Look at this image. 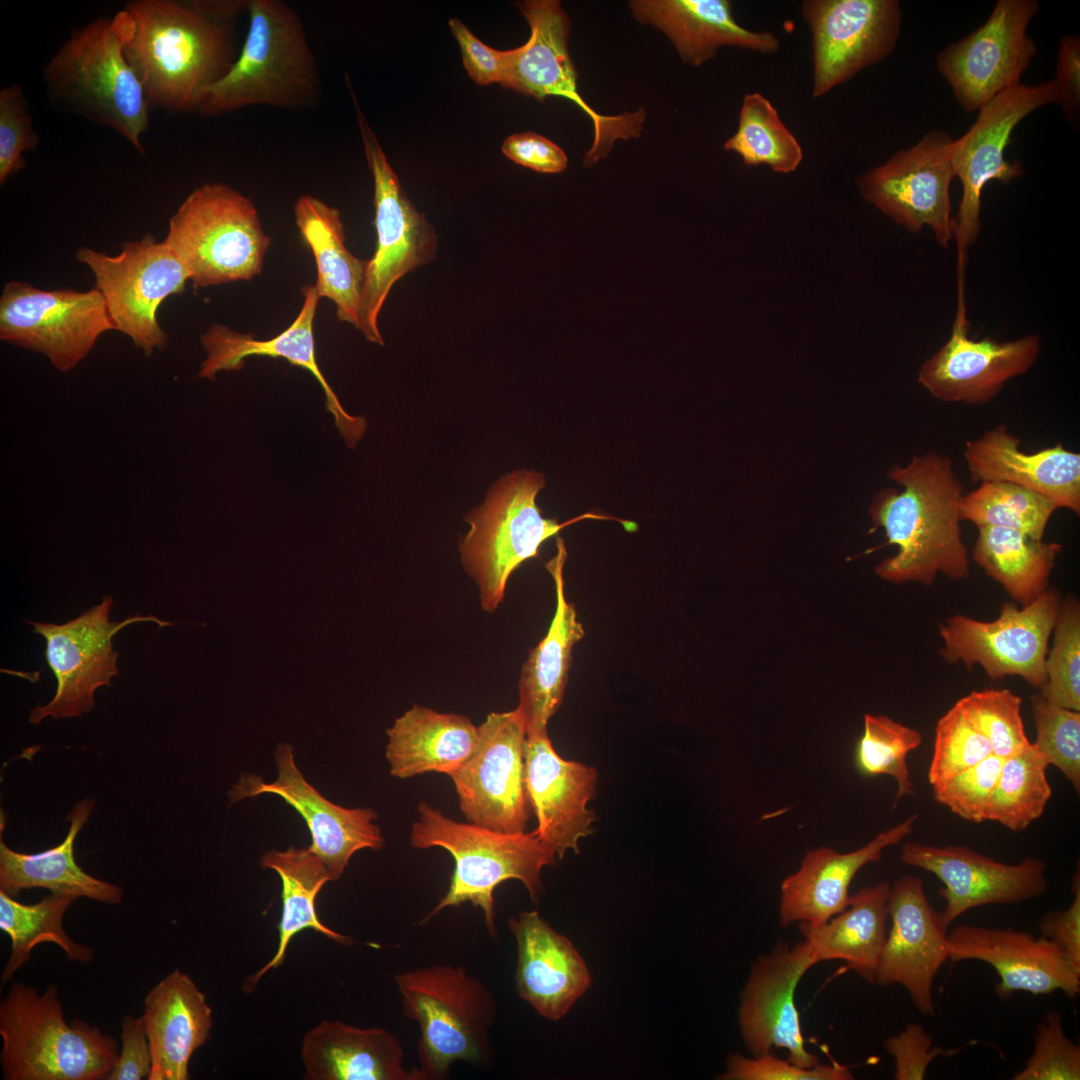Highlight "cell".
<instances>
[{
  "label": "cell",
  "instance_id": "obj_6",
  "mask_svg": "<svg viewBox=\"0 0 1080 1080\" xmlns=\"http://www.w3.org/2000/svg\"><path fill=\"white\" fill-rule=\"evenodd\" d=\"M5 1080H105L119 1049L97 1026L64 1018L59 991L13 983L0 1003Z\"/></svg>",
  "mask_w": 1080,
  "mask_h": 1080
},
{
  "label": "cell",
  "instance_id": "obj_43",
  "mask_svg": "<svg viewBox=\"0 0 1080 1080\" xmlns=\"http://www.w3.org/2000/svg\"><path fill=\"white\" fill-rule=\"evenodd\" d=\"M724 150L738 154L746 166H767L776 173L797 170L803 149L782 121L777 109L763 94H745L736 132Z\"/></svg>",
  "mask_w": 1080,
  "mask_h": 1080
},
{
  "label": "cell",
  "instance_id": "obj_47",
  "mask_svg": "<svg viewBox=\"0 0 1080 1080\" xmlns=\"http://www.w3.org/2000/svg\"><path fill=\"white\" fill-rule=\"evenodd\" d=\"M1046 655L1047 681L1039 694L1047 701L1080 711V605L1073 596L1062 600Z\"/></svg>",
  "mask_w": 1080,
  "mask_h": 1080
},
{
  "label": "cell",
  "instance_id": "obj_37",
  "mask_svg": "<svg viewBox=\"0 0 1080 1080\" xmlns=\"http://www.w3.org/2000/svg\"><path fill=\"white\" fill-rule=\"evenodd\" d=\"M94 807L92 799L78 802L67 820L69 832L58 846L35 854L10 849L0 842V890L16 897L24 889H49L52 893L76 900L86 897L106 904H118L123 889L97 879L82 870L74 858V841Z\"/></svg>",
  "mask_w": 1080,
  "mask_h": 1080
},
{
  "label": "cell",
  "instance_id": "obj_58",
  "mask_svg": "<svg viewBox=\"0 0 1080 1080\" xmlns=\"http://www.w3.org/2000/svg\"><path fill=\"white\" fill-rule=\"evenodd\" d=\"M502 152L515 163L539 173H560L568 165L567 156L558 145L534 132L510 135L502 144Z\"/></svg>",
  "mask_w": 1080,
  "mask_h": 1080
},
{
  "label": "cell",
  "instance_id": "obj_48",
  "mask_svg": "<svg viewBox=\"0 0 1080 1080\" xmlns=\"http://www.w3.org/2000/svg\"><path fill=\"white\" fill-rule=\"evenodd\" d=\"M992 754L989 740L957 701L936 724L928 781L938 786Z\"/></svg>",
  "mask_w": 1080,
  "mask_h": 1080
},
{
  "label": "cell",
  "instance_id": "obj_50",
  "mask_svg": "<svg viewBox=\"0 0 1080 1080\" xmlns=\"http://www.w3.org/2000/svg\"><path fill=\"white\" fill-rule=\"evenodd\" d=\"M1036 728L1033 743L1047 765L1058 768L1080 790V713L1055 705L1039 693L1031 696Z\"/></svg>",
  "mask_w": 1080,
  "mask_h": 1080
},
{
  "label": "cell",
  "instance_id": "obj_41",
  "mask_svg": "<svg viewBox=\"0 0 1080 1080\" xmlns=\"http://www.w3.org/2000/svg\"><path fill=\"white\" fill-rule=\"evenodd\" d=\"M973 560L1022 606L1047 589L1062 544L1035 540L1010 528L979 526Z\"/></svg>",
  "mask_w": 1080,
  "mask_h": 1080
},
{
  "label": "cell",
  "instance_id": "obj_2",
  "mask_svg": "<svg viewBox=\"0 0 1080 1080\" xmlns=\"http://www.w3.org/2000/svg\"><path fill=\"white\" fill-rule=\"evenodd\" d=\"M888 476L903 490H881L870 514L874 530L882 527L887 544L898 552L881 561L876 573L893 583L932 585L939 573L967 579L969 558L960 528L963 485L950 457L934 451L915 455Z\"/></svg>",
  "mask_w": 1080,
  "mask_h": 1080
},
{
  "label": "cell",
  "instance_id": "obj_21",
  "mask_svg": "<svg viewBox=\"0 0 1080 1080\" xmlns=\"http://www.w3.org/2000/svg\"><path fill=\"white\" fill-rule=\"evenodd\" d=\"M816 964L809 944L803 940L793 946L779 942L751 965L738 1009L741 1038L751 1056L783 1048L788 1060L799 1067L811 1068L819 1063L805 1047L795 1003L800 980Z\"/></svg>",
  "mask_w": 1080,
  "mask_h": 1080
},
{
  "label": "cell",
  "instance_id": "obj_22",
  "mask_svg": "<svg viewBox=\"0 0 1080 1080\" xmlns=\"http://www.w3.org/2000/svg\"><path fill=\"white\" fill-rule=\"evenodd\" d=\"M277 777L270 783L253 775L242 776L229 793L231 802L261 794L282 798L304 819L311 834L308 849L321 859L338 880L351 857L362 849L378 851L385 840L374 823L371 808H345L326 799L306 781L295 763L293 746L280 744L275 752Z\"/></svg>",
  "mask_w": 1080,
  "mask_h": 1080
},
{
  "label": "cell",
  "instance_id": "obj_25",
  "mask_svg": "<svg viewBox=\"0 0 1080 1080\" xmlns=\"http://www.w3.org/2000/svg\"><path fill=\"white\" fill-rule=\"evenodd\" d=\"M888 912L891 928L874 983L901 985L920 1014L934 1016L933 982L950 958L948 929L929 903L922 880L913 875L890 886Z\"/></svg>",
  "mask_w": 1080,
  "mask_h": 1080
},
{
  "label": "cell",
  "instance_id": "obj_57",
  "mask_svg": "<svg viewBox=\"0 0 1080 1080\" xmlns=\"http://www.w3.org/2000/svg\"><path fill=\"white\" fill-rule=\"evenodd\" d=\"M121 1051L105 1080L148 1079L152 1070L151 1047L143 1017L125 1015L121 1024Z\"/></svg>",
  "mask_w": 1080,
  "mask_h": 1080
},
{
  "label": "cell",
  "instance_id": "obj_19",
  "mask_svg": "<svg viewBox=\"0 0 1080 1080\" xmlns=\"http://www.w3.org/2000/svg\"><path fill=\"white\" fill-rule=\"evenodd\" d=\"M952 141L947 132L930 130L858 180L866 201L912 233L928 227L942 247L953 239Z\"/></svg>",
  "mask_w": 1080,
  "mask_h": 1080
},
{
  "label": "cell",
  "instance_id": "obj_3",
  "mask_svg": "<svg viewBox=\"0 0 1080 1080\" xmlns=\"http://www.w3.org/2000/svg\"><path fill=\"white\" fill-rule=\"evenodd\" d=\"M247 14L248 32L236 60L203 93L195 113L215 117L257 105L316 108L321 74L298 13L281 0H248Z\"/></svg>",
  "mask_w": 1080,
  "mask_h": 1080
},
{
  "label": "cell",
  "instance_id": "obj_13",
  "mask_svg": "<svg viewBox=\"0 0 1080 1080\" xmlns=\"http://www.w3.org/2000/svg\"><path fill=\"white\" fill-rule=\"evenodd\" d=\"M1057 101L1054 79L1037 85L1020 82L984 105L966 133L953 139L951 163L962 188L958 212L953 217V238L959 248L960 262L963 263L967 248L980 235L984 187L991 181L1007 184L1024 173L1019 161L1005 158L1014 129L1033 111Z\"/></svg>",
  "mask_w": 1080,
  "mask_h": 1080
},
{
  "label": "cell",
  "instance_id": "obj_8",
  "mask_svg": "<svg viewBox=\"0 0 1080 1080\" xmlns=\"http://www.w3.org/2000/svg\"><path fill=\"white\" fill-rule=\"evenodd\" d=\"M544 486L542 473L514 471L498 480L484 503L465 517L470 529L459 543L461 562L477 584L480 604L486 612L498 608L511 574L523 562L538 556L544 541L583 519L615 520L595 513L562 523L545 518L536 503Z\"/></svg>",
  "mask_w": 1080,
  "mask_h": 1080
},
{
  "label": "cell",
  "instance_id": "obj_10",
  "mask_svg": "<svg viewBox=\"0 0 1080 1080\" xmlns=\"http://www.w3.org/2000/svg\"><path fill=\"white\" fill-rule=\"evenodd\" d=\"M363 147L374 182L375 252L367 261L358 329L384 345L378 316L393 285L435 259L437 235L411 203L353 96Z\"/></svg>",
  "mask_w": 1080,
  "mask_h": 1080
},
{
  "label": "cell",
  "instance_id": "obj_54",
  "mask_svg": "<svg viewBox=\"0 0 1080 1080\" xmlns=\"http://www.w3.org/2000/svg\"><path fill=\"white\" fill-rule=\"evenodd\" d=\"M721 1080H851V1069L837 1062L802 1068L771 1052L758 1057L729 1054Z\"/></svg>",
  "mask_w": 1080,
  "mask_h": 1080
},
{
  "label": "cell",
  "instance_id": "obj_5",
  "mask_svg": "<svg viewBox=\"0 0 1080 1080\" xmlns=\"http://www.w3.org/2000/svg\"><path fill=\"white\" fill-rule=\"evenodd\" d=\"M419 818L412 824L410 844L418 849L441 847L454 859L446 894L420 924L449 907L472 903L483 912L489 936L496 941L494 891L501 883L522 882L531 900L542 893L541 871L555 864L556 854L537 833H505L474 823H460L426 802L418 805Z\"/></svg>",
  "mask_w": 1080,
  "mask_h": 1080
},
{
  "label": "cell",
  "instance_id": "obj_26",
  "mask_svg": "<svg viewBox=\"0 0 1080 1080\" xmlns=\"http://www.w3.org/2000/svg\"><path fill=\"white\" fill-rule=\"evenodd\" d=\"M952 962L979 960L999 976L995 992L1008 999L1016 992L1049 995L1060 990L1074 998L1080 992V971L1050 939L1013 928L961 924L948 932Z\"/></svg>",
  "mask_w": 1080,
  "mask_h": 1080
},
{
  "label": "cell",
  "instance_id": "obj_28",
  "mask_svg": "<svg viewBox=\"0 0 1080 1080\" xmlns=\"http://www.w3.org/2000/svg\"><path fill=\"white\" fill-rule=\"evenodd\" d=\"M304 301L290 326L268 340H257L251 333L234 331L220 324L211 325L201 336L207 352L198 376L215 379L219 371H236L243 367L250 356L283 358L290 364L309 371L321 385L325 394V406L335 419V424L347 445L353 448L366 431L363 416L349 415L333 389L328 384L317 363L313 323L320 297L313 285L302 288Z\"/></svg>",
  "mask_w": 1080,
  "mask_h": 1080
},
{
  "label": "cell",
  "instance_id": "obj_45",
  "mask_svg": "<svg viewBox=\"0 0 1080 1080\" xmlns=\"http://www.w3.org/2000/svg\"><path fill=\"white\" fill-rule=\"evenodd\" d=\"M1047 764L1033 743L1003 760L994 788L988 820L1022 831L1044 812L1052 795Z\"/></svg>",
  "mask_w": 1080,
  "mask_h": 1080
},
{
  "label": "cell",
  "instance_id": "obj_17",
  "mask_svg": "<svg viewBox=\"0 0 1080 1080\" xmlns=\"http://www.w3.org/2000/svg\"><path fill=\"white\" fill-rule=\"evenodd\" d=\"M526 739L518 708L492 712L478 726L473 753L450 777L468 822L505 833L525 831L532 810L525 783Z\"/></svg>",
  "mask_w": 1080,
  "mask_h": 1080
},
{
  "label": "cell",
  "instance_id": "obj_7",
  "mask_svg": "<svg viewBox=\"0 0 1080 1080\" xmlns=\"http://www.w3.org/2000/svg\"><path fill=\"white\" fill-rule=\"evenodd\" d=\"M406 1017L420 1030V1080H443L452 1065L485 1066L493 1056L490 1031L497 1012L492 991L463 966L435 964L395 975Z\"/></svg>",
  "mask_w": 1080,
  "mask_h": 1080
},
{
  "label": "cell",
  "instance_id": "obj_30",
  "mask_svg": "<svg viewBox=\"0 0 1080 1080\" xmlns=\"http://www.w3.org/2000/svg\"><path fill=\"white\" fill-rule=\"evenodd\" d=\"M1004 424L965 443L964 458L974 483L1008 482L1032 490L1058 508L1080 513V454L1062 443L1026 453Z\"/></svg>",
  "mask_w": 1080,
  "mask_h": 1080
},
{
  "label": "cell",
  "instance_id": "obj_40",
  "mask_svg": "<svg viewBox=\"0 0 1080 1080\" xmlns=\"http://www.w3.org/2000/svg\"><path fill=\"white\" fill-rule=\"evenodd\" d=\"M263 869L275 871L281 880L282 912L278 924V946L274 956L251 979L256 984L271 969L285 959L291 940L305 929H312L341 945H351L352 938L323 924L316 911V898L322 887L332 880L319 857L308 848L289 847L269 850L260 859Z\"/></svg>",
  "mask_w": 1080,
  "mask_h": 1080
},
{
  "label": "cell",
  "instance_id": "obj_39",
  "mask_svg": "<svg viewBox=\"0 0 1080 1080\" xmlns=\"http://www.w3.org/2000/svg\"><path fill=\"white\" fill-rule=\"evenodd\" d=\"M889 892V884L880 882L850 896L847 908L828 921L816 926L800 922L816 963L843 960L847 969L874 983L887 937Z\"/></svg>",
  "mask_w": 1080,
  "mask_h": 1080
},
{
  "label": "cell",
  "instance_id": "obj_11",
  "mask_svg": "<svg viewBox=\"0 0 1080 1080\" xmlns=\"http://www.w3.org/2000/svg\"><path fill=\"white\" fill-rule=\"evenodd\" d=\"M517 7L531 28L528 41L506 50L502 86L542 101L563 97L576 104L592 120L594 138L583 162L593 166L606 157L617 139L637 138L645 123L644 109L617 116L597 113L579 94L577 72L568 51L570 20L557 0H527Z\"/></svg>",
  "mask_w": 1080,
  "mask_h": 1080
},
{
  "label": "cell",
  "instance_id": "obj_60",
  "mask_svg": "<svg viewBox=\"0 0 1080 1080\" xmlns=\"http://www.w3.org/2000/svg\"><path fill=\"white\" fill-rule=\"evenodd\" d=\"M1058 101L1064 115L1076 121L1080 108V37L1066 34L1061 37L1057 53L1056 78Z\"/></svg>",
  "mask_w": 1080,
  "mask_h": 1080
},
{
  "label": "cell",
  "instance_id": "obj_51",
  "mask_svg": "<svg viewBox=\"0 0 1080 1080\" xmlns=\"http://www.w3.org/2000/svg\"><path fill=\"white\" fill-rule=\"evenodd\" d=\"M1080 1046L1068 1038L1059 1011H1049L1037 1024L1034 1048L1013 1080H1079Z\"/></svg>",
  "mask_w": 1080,
  "mask_h": 1080
},
{
  "label": "cell",
  "instance_id": "obj_44",
  "mask_svg": "<svg viewBox=\"0 0 1080 1080\" xmlns=\"http://www.w3.org/2000/svg\"><path fill=\"white\" fill-rule=\"evenodd\" d=\"M963 495L961 520L979 526L1019 530L1035 540H1043L1047 524L1059 509L1051 500L1008 482H982Z\"/></svg>",
  "mask_w": 1080,
  "mask_h": 1080
},
{
  "label": "cell",
  "instance_id": "obj_27",
  "mask_svg": "<svg viewBox=\"0 0 1080 1080\" xmlns=\"http://www.w3.org/2000/svg\"><path fill=\"white\" fill-rule=\"evenodd\" d=\"M524 762L539 839L557 858L569 850L578 853L579 840L593 832L595 816L587 804L595 794L597 770L560 757L547 732L527 735Z\"/></svg>",
  "mask_w": 1080,
  "mask_h": 1080
},
{
  "label": "cell",
  "instance_id": "obj_12",
  "mask_svg": "<svg viewBox=\"0 0 1080 1080\" xmlns=\"http://www.w3.org/2000/svg\"><path fill=\"white\" fill-rule=\"evenodd\" d=\"M76 259L95 277V288L104 297L115 330L127 335L147 356L167 346L157 311L169 296L182 294L190 274L163 240L146 235L122 246L110 256L81 247Z\"/></svg>",
  "mask_w": 1080,
  "mask_h": 1080
},
{
  "label": "cell",
  "instance_id": "obj_16",
  "mask_svg": "<svg viewBox=\"0 0 1080 1080\" xmlns=\"http://www.w3.org/2000/svg\"><path fill=\"white\" fill-rule=\"evenodd\" d=\"M112 604L108 595L66 623L29 622L33 632L45 639L46 661L57 681L52 700L31 710L30 723L38 724L48 717H79L91 711L95 691L111 686V678L118 675V652L113 649L112 638L122 628L137 622H153L160 628L173 625L152 615L111 621Z\"/></svg>",
  "mask_w": 1080,
  "mask_h": 1080
},
{
  "label": "cell",
  "instance_id": "obj_56",
  "mask_svg": "<svg viewBox=\"0 0 1080 1080\" xmlns=\"http://www.w3.org/2000/svg\"><path fill=\"white\" fill-rule=\"evenodd\" d=\"M450 30L458 42L463 64L469 76L479 85L502 84L506 70V50L493 49L477 38L459 19L449 20Z\"/></svg>",
  "mask_w": 1080,
  "mask_h": 1080
},
{
  "label": "cell",
  "instance_id": "obj_49",
  "mask_svg": "<svg viewBox=\"0 0 1080 1080\" xmlns=\"http://www.w3.org/2000/svg\"><path fill=\"white\" fill-rule=\"evenodd\" d=\"M989 740L993 755L1006 759L1031 745L1021 717V697L1008 689L973 691L958 700Z\"/></svg>",
  "mask_w": 1080,
  "mask_h": 1080
},
{
  "label": "cell",
  "instance_id": "obj_9",
  "mask_svg": "<svg viewBox=\"0 0 1080 1080\" xmlns=\"http://www.w3.org/2000/svg\"><path fill=\"white\" fill-rule=\"evenodd\" d=\"M164 241L194 288L252 279L270 245L253 202L223 183L195 188L169 219Z\"/></svg>",
  "mask_w": 1080,
  "mask_h": 1080
},
{
  "label": "cell",
  "instance_id": "obj_18",
  "mask_svg": "<svg viewBox=\"0 0 1080 1080\" xmlns=\"http://www.w3.org/2000/svg\"><path fill=\"white\" fill-rule=\"evenodd\" d=\"M1038 12L1036 0H998L981 26L938 53L936 68L964 111L1020 83L1037 54L1027 28Z\"/></svg>",
  "mask_w": 1080,
  "mask_h": 1080
},
{
  "label": "cell",
  "instance_id": "obj_24",
  "mask_svg": "<svg viewBox=\"0 0 1080 1080\" xmlns=\"http://www.w3.org/2000/svg\"><path fill=\"white\" fill-rule=\"evenodd\" d=\"M901 861L934 874L944 884L939 896L945 906L939 915L947 929L970 909L1018 904L1041 896L1048 887L1046 864L1034 857L1005 864L966 846L907 842L901 850Z\"/></svg>",
  "mask_w": 1080,
  "mask_h": 1080
},
{
  "label": "cell",
  "instance_id": "obj_15",
  "mask_svg": "<svg viewBox=\"0 0 1080 1080\" xmlns=\"http://www.w3.org/2000/svg\"><path fill=\"white\" fill-rule=\"evenodd\" d=\"M115 330L101 292L41 290L10 281L0 297V338L46 355L62 372L90 353L98 338Z\"/></svg>",
  "mask_w": 1080,
  "mask_h": 1080
},
{
  "label": "cell",
  "instance_id": "obj_52",
  "mask_svg": "<svg viewBox=\"0 0 1080 1080\" xmlns=\"http://www.w3.org/2000/svg\"><path fill=\"white\" fill-rule=\"evenodd\" d=\"M1003 760L992 754L946 782L932 787L935 801L967 821L981 823L988 820L991 798Z\"/></svg>",
  "mask_w": 1080,
  "mask_h": 1080
},
{
  "label": "cell",
  "instance_id": "obj_33",
  "mask_svg": "<svg viewBox=\"0 0 1080 1080\" xmlns=\"http://www.w3.org/2000/svg\"><path fill=\"white\" fill-rule=\"evenodd\" d=\"M629 5L637 21L664 32L681 59L692 66L714 58L723 46L761 54L780 49L774 33L738 24L729 0H635Z\"/></svg>",
  "mask_w": 1080,
  "mask_h": 1080
},
{
  "label": "cell",
  "instance_id": "obj_53",
  "mask_svg": "<svg viewBox=\"0 0 1080 1080\" xmlns=\"http://www.w3.org/2000/svg\"><path fill=\"white\" fill-rule=\"evenodd\" d=\"M39 135L33 126L22 87L11 84L0 90V184L26 167L24 154L37 149Z\"/></svg>",
  "mask_w": 1080,
  "mask_h": 1080
},
{
  "label": "cell",
  "instance_id": "obj_1",
  "mask_svg": "<svg viewBox=\"0 0 1080 1080\" xmlns=\"http://www.w3.org/2000/svg\"><path fill=\"white\" fill-rule=\"evenodd\" d=\"M248 0H131L116 17L124 55L151 109L195 113L238 55L235 22Z\"/></svg>",
  "mask_w": 1080,
  "mask_h": 1080
},
{
  "label": "cell",
  "instance_id": "obj_35",
  "mask_svg": "<svg viewBox=\"0 0 1080 1080\" xmlns=\"http://www.w3.org/2000/svg\"><path fill=\"white\" fill-rule=\"evenodd\" d=\"M301 1058L308 1080H419L399 1039L380 1027L324 1020L305 1034Z\"/></svg>",
  "mask_w": 1080,
  "mask_h": 1080
},
{
  "label": "cell",
  "instance_id": "obj_46",
  "mask_svg": "<svg viewBox=\"0 0 1080 1080\" xmlns=\"http://www.w3.org/2000/svg\"><path fill=\"white\" fill-rule=\"evenodd\" d=\"M922 743L921 733L884 715H864V731L855 749V764L867 776L889 775L897 784L894 804L913 794L907 756Z\"/></svg>",
  "mask_w": 1080,
  "mask_h": 1080
},
{
  "label": "cell",
  "instance_id": "obj_32",
  "mask_svg": "<svg viewBox=\"0 0 1080 1080\" xmlns=\"http://www.w3.org/2000/svg\"><path fill=\"white\" fill-rule=\"evenodd\" d=\"M557 553L546 563L552 576L556 606L545 637L530 650L518 682L519 704L527 735L547 732L550 718L562 704L572 663V650L585 635L574 605L564 594V540L557 537Z\"/></svg>",
  "mask_w": 1080,
  "mask_h": 1080
},
{
  "label": "cell",
  "instance_id": "obj_4",
  "mask_svg": "<svg viewBox=\"0 0 1080 1080\" xmlns=\"http://www.w3.org/2000/svg\"><path fill=\"white\" fill-rule=\"evenodd\" d=\"M123 44L116 15L91 20L47 61L43 84L54 108L117 132L144 156L152 109Z\"/></svg>",
  "mask_w": 1080,
  "mask_h": 1080
},
{
  "label": "cell",
  "instance_id": "obj_42",
  "mask_svg": "<svg viewBox=\"0 0 1080 1080\" xmlns=\"http://www.w3.org/2000/svg\"><path fill=\"white\" fill-rule=\"evenodd\" d=\"M73 898L51 893L35 904H22L0 890V929L11 939V953L2 971L6 984L31 957L32 949L43 942L55 943L67 957L82 964L93 960L91 947L76 943L63 928V918Z\"/></svg>",
  "mask_w": 1080,
  "mask_h": 1080
},
{
  "label": "cell",
  "instance_id": "obj_20",
  "mask_svg": "<svg viewBox=\"0 0 1080 1080\" xmlns=\"http://www.w3.org/2000/svg\"><path fill=\"white\" fill-rule=\"evenodd\" d=\"M812 36V97L819 98L889 56L900 32L897 0H804Z\"/></svg>",
  "mask_w": 1080,
  "mask_h": 1080
},
{
  "label": "cell",
  "instance_id": "obj_55",
  "mask_svg": "<svg viewBox=\"0 0 1080 1080\" xmlns=\"http://www.w3.org/2000/svg\"><path fill=\"white\" fill-rule=\"evenodd\" d=\"M884 1048L894 1058L895 1080H922L936 1057L951 1056L961 1049L934 1046L932 1036L917 1023H909L899 1034L889 1036Z\"/></svg>",
  "mask_w": 1080,
  "mask_h": 1080
},
{
  "label": "cell",
  "instance_id": "obj_34",
  "mask_svg": "<svg viewBox=\"0 0 1080 1080\" xmlns=\"http://www.w3.org/2000/svg\"><path fill=\"white\" fill-rule=\"evenodd\" d=\"M151 1047L148 1080H187L193 1053L211 1036L212 1009L192 978L175 969L152 987L142 1015Z\"/></svg>",
  "mask_w": 1080,
  "mask_h": 1080
},
{
  "label": "cell",
  "instance_id": "obj_36",
  "mask_svg": "<svg viewBox=\"0 0 1080 1080\" xmlns=\"http://www.w3.org/2000/svg\"><path fill=\"white\" fill-rule=\"evenodd\" d=\"M390 774L408 779L437 772L452 777L478 741V727L463 715L413 705L386 731Z\"/></svg>",
  "mask_w": 1080,
  "mask_h": 1080
},
{
  "label": "cell",
  "instance_id": "obj_29",
  "mask_svg": "<svg viewBox=\"0 0 1080 1080\" xmlns=\"http://www.w3.org/2000/svg\"><path fill=\"white\" fill-rule=\"evenodd\" d=\"M515 938L516 991L539 1015L562 1019L587 991L590 972L572 942L556 932L537 910L508 919Z\"/></svg>",
  "mask_w": 1080,
  "mask_h": 1080
},
{
  "label": "cell",
  "instance_id": "obj_38",
  "mask_svg": "<svg viewBox=\"0 0 1080 1080\" xmlns=\"http://www.w3.org/2000/svg\"><path fill=\"white\" fill-rule=\"evenodd\" d=\"M293 209L300 235L315 259L314 287L318 296L333 301L337 318L358 329L367 261L347 249L337 208L312 195H303Z\"/></svg>",
  "mask_w": 1080,
  "mask_h": 1080
},
{
  "label": "cell",
  "instance_id": "obj_23",
  "mask_svg": "<svg viewBox=\"0 0 1080 1080\" xmlns=\"http://www.w3.org/2000/svg\"><path fill=\"white\" fill-rule=\"evenodd\" d=\"M965 305L958 306L951 334L919 371L917 381L935 399L948 403L985 404L1005 384L1028 372L1037 362V334L1008 341L969 337Z\"/></svg>",
  "mask_w": 1080,
  "mask_h": 1080
},
{
  "label": "cell",
  "instance_id": "obj_14",
  "mask_svg": "<svg viewBox=\"0 0 1080 1080\" xmlns=\"http://www.w3.org/2000/svg\"><path fill=\"white\" fill-rule=\"evenodd\" d=\"M1061 602L1060 593L1047 588L1022 608L1004 603L994 621L953 615L939 628L944 641L940 655L948 664L960 662L968 670L978 664L992 680L1022 677L1040 691L1047 681L1048 642Z\"/></svg>",
  "mask_w": 1080,
  "mask_h": 1080
},
{
  "label": "cell",
  "instance_id": "obj_59",
  "mask_svg": "<svg viewBox=\"0 0 1080 1080\" xmlns=\"http://www.w3.org/2000/svg\"><path fill=\"white\" fill-rule=\"evenodd\" d=\"M1079 869L1073 875V901L1069 908L1050 911L1043 915L1038 929L1042 936L1057 944L1072 966L1080 971V877Z\"/></svg>",
  "mask_w": 1080,
  "mask_h": 1080
},
{
  "label": "cell",
  "instance_id": "obj_31",
  "mask_svg": "<svg viewBox=\"0 0 1080 1080\" xmlns=\"http://www.w3.org/2000/svg\"><path fill=\"white\" fill-rule=\"evenodd\" d=\"M916 820L913 814L851 852L839 853L828 847L808 851L800 868L781 884L780 924L788 926L799 921L816 926L845 910L849 887L858 871L878 861L885 848L908 836Z\"/></svg>",
  "mask_w": 1080,
  "mask_h": 1080
}]
</instances>
